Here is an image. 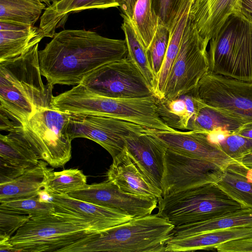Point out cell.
Listing matches in <instances>:
<instances>
[{"label":"cell","mask_w":252,"mask_h":252,"mask_svg":"<svg viewBox=\"0 0 252 252\" xmlns=\"http://www.w3.org/2000/svg\"><path fill=\"white\" fill-rule=\"evenodd\" d=\"M127 56L125 39L108 38L84 30L56 32L38 51L41 74L52 86L79 84L100 66Z\"/></svg>","instance_id":"cell-1"},{"label":"cell","mask_w":252,"mask_h":252,"mask_svg":"<svg viewBox=\"0 0 252 252\" xmlns=\"http://www.w3.org/2000/svg\"><path fill=\"white\" fill-rule=\"evenodd\" d=\"M38 44L22 54L0 62V128L8 132L36 111L52 107L54 86L44 84Z\"/></svg>","instance_id":"cell-2"},{"label":"cell","mask_w":252,"mask_h":252,"mask_svg":"<svg viewBox=\"0 0 252 252\" xmlns=\"http://www.w3.org/2000/svg\"><path fill=\"white\" fill-rule=\"evenodd\" d=\"M174 227L158 214L134 217L105 230L92 233L62 252H165Z\"/></svg>","instance_id":"cell-3"},{"label":"cell","mask_w":252,"mask_h":252,"mask_svg":"<svg viewBox=\"0 0 252 252\" xmlns=\"http://www.w3.org/2000/svg\"><path fill=\"white\" fill-rule=\"evenodd\" d=\"M51 106L57 110L69 113L112 117L158 132L176 130L167 126L159 117L154 95L137 98L108 97L94 94L79 84L54 96Z\"/></svg>","instance_id":"cell-4"},{"label":"cell","mask_w":252,"mask_h":252,"mask_svg":"<svg viewBox=\"0 0 252 252\" xmlns=\"http://www.w3.org/2000/svg\"><path fill=\"white\" fill-rule=\"evenodd\" d=\"M209 71L252 83V23L237 12L210 40Z\"/></svg>","instance_id":"cell-5"},{"label":"cell","mask_w":252,"mask_h":252,"mask_svg":"<svg viewBox=\"0 0 252 252\" xmlns=\"http://www.w3.org/2000/svg\"><path fill=\"white\" fill-rule=\"evenodd\" d=\"M158 208L157 214L176 226L215 219L243 207L212 183L162 197Z\"/></svg>","instance_id":"cell-6"},{"label":"cell","mask_w":252,"mask_h":252,"mask_svg":"<svg viewBox=\"0 0 252 252\" xmlns=\"http://www.w3.org/2000/svg\"><path fill=\"white\" fill-rule=\"evenodd\" d=\"M70 113L52 107L36 111L20 127L40 160L54 168L63 167L71 158L67 127Z\"/></svg>","instance_id":"cell-7"},{"label":"cell","mask_w":252,"mask_h":252,"mask_svg":"<svg viewBox=\"0 0 252 252\" xmlns=\"http://www.w3.org/2000/svg\"><path fill=\"white\" fill-rule=\"evenodd\" d=\"M92 233L83 226L52 214L31 218L9 241L16 252H62Z\"/></svg>","instance_id":"cell-8"},{"label":"cell","mask_w":252,"mask_h":252,"mask_svg":"<svg viewBox=\"0 0 252 252\" xmlns=\"http://www.w3.org/2000/svg\"><path fill=\"white\" fill-rule=\"evenodd\" d=\"M208 44L200 37L188 17L178 54L166 81L163 98L176 97L197 87L209 71Z\"/></svg>","instance_id":"cell-9"},{"label":"cell","mask_w":252,"mask_h":252,"mask_svg":"<svg viewBox=\"0 0 252 252\" xmlns=\"http://www.w3.org/2000/svg\"><path fill=\"white\" fill-rule=\"evenodd\" d=\"M98 95L111 98H137L154 95L138 68L127 56L100 66L80 83Z\"/></svg>","instance_id":"cell-10"},{"label":"cell","mask_w":252,"mask_h":252,"mask_svg":"<svg viewBox=\"0 0 252 252\" xmlns=\"http://www.w3.org/2000/svg\"><path fill=\"white\" fill-rule=\"evenodd\" d=\"M72 140L87 138L104 148L113 158L121 153L132 135L158 132L127 121L95 114L70 113L67 127Z\"/></svg>","instance_id":"cell-11"},{"label":"cell","mask_w":252,"mask_h":252,"mask_svg":"<svg viewBox=\"0 0 252 252\" xmlns=\"http://www.w3.org/2000/svg\"><path fill=\"white\" fill-rule=\"evenodd\" d=\"M223 172L222 169L211 162L167 148L164 159L162 197L205 184L217 183Z\"/></svg>","instance_id":"cell-12"},{"label":"cell","mask_w":252,"mask_h":252,"mask_svg":"<svg viewBox=\"0 0 252 252\" xmlns=\"http://www.w3.org/2000/svg\"><path fill=\"white\" fill-rule=\"evenodd\" d=\"M196 89L199 97L206 104L252 123V83L208 71Z\"/></svg>","instance_id":"cell-13"},{"label":"cell","mask_w":252,"mask_h":252,"mask_svg":"<svg viewBox=\"0 0 252 252\" xmlns=\"http://www.w3.org/2000/svg\"><path fill=\"white\" fill-rule=\"evenodd\" d=\"M53 215L83 226L91 232L105 230L133 217L120 210L79 200L67 194H50Z\"/></svg>","instance_id":"cell-14"},{"label":"cell","mask_w":252,"mask_h":252,"mask_svg":"<svg viewBox=\"0 0 252 252\" xmlns=\"http://www.w3.org/2000/svg\"><path fill=\"white\" fill-rule=\"evenodd\" d=\"M67 195L84 201L120 210L133 218L151 214L158 204L156 197L126 193L108 180L86 184Z\"/></svg>","instance_id":"cell-15"},{"label":"cell","mask_w":252,"mask_h":252,"mask_svg":"<svg viewBox=\"0 0 252 252\" xmlns=\"http://www.w3.org/2000/svg\"><path fill=\"white\" fill-rule=\"evenodd\" d=\"M156 135L168 149L211 162L223 170L229 164L236 161L226 155L219 145L211 142L206 132L175 130L157 132Z\"/></svg>","instance_id":"cell-16"},{"label":"cell","mask_w":252,"mask_h":252,"mask_svg":"<svg viewBox=\"0 0 252 252\" xmlns=\"http://www.w3.org/2000/svg\"><path fill=\"white\" fill-rule=\"evenodd\" d=\"M156 132L130 136L126 139L125 147L149 182L162 193L164 159L167 148Z\"/></svg>","instance_id":"cell-17"},{"label":"cell","mask_w":252,"mask_h":252,"mask_svg":"<svg viewBox=\"0 0 252 252\" xmlns=\"http://www.w3.org/2000/svg\"><path fill=\"white\" fill-rule=\"evenodd\" d=\"M21 126L7 135L0 134V184L19 177L35 167L40 161L24 136Z\"/></svg>","instance_id":"cell-18"},{"label":"cell","mask_w":252,"mask_h":252,"mask_svg":"<svg viewBox=\"0 0 252 252\" xmlns=\"http://www.w3.org/2000/svg\"><path fill=\"white\" fill-rule=\"evenodd\" d=\"M107 180L116 185L123 191L138 196L162 197L161 192L149 182L138 165L128 154L126 147L113 158L107 172Z\"/></svg>","instance_id":"cell-19"},{"label":"cell","mask_w":252,"mask_h":252,"mask_svg":"<svg viewBox=\"0 0 252 252\" xmlns=\"http://www.w3.org/2000/svg\"><path fill=\"white\" fill-rule=\"evenodd\" d=\"M238 0H191L189 17L200 37L208 43L234 12Z\"/></svg>","instance_id":"cell-20"},{"label":"cell","mask_w":252,"mask_h":252,"mask_svg":"<svg viewBox=\"0 0 252 252\" xmlns=\"http://www.w3.org/2000/svg\"><path fill=\"white\" fill-rule=\"evenodd\" d=\"M156 99L159 117L167 126L176 130H191L197 115L205 104L196 87L176 97Z\"/></svg>","instance_id":"cell-21"},{"label":"cell","mask_w":252,"mask_h":252,"mask_svg":"<svg viewBox=\"0 0 252 252\" xmlns=\"http://www.w3.org/2000/svg\"><path fill=\"white\" fill-rule=\"evenodd\" d=\"M251 237H252V227L223 229L171 237L166 243L165 252L215 249L218 246L227 242Z\"/></svg>","instance_id":"cell-22"},{"label":"cell","mask_w":252,"mask_h":252,"mask_svg":"<svg viewBox=\"0 0 252 252\" xmlns=\"http://www.w3.org/2000/svg\"><path fill=\"white\" fill-rule=\"evenodd\" d=\"M44 37L39 27L0 21V62L22 54Z\"/></svg>","instance_id":"cell-23"},{"label":"cell","mask_w":252,"mask_h":252,"mask_svg":"<svg viewBox=\"0 0 252 252\" xmlns=\"http://www.w3.org/2000/svg\"><path fill=\"white\" fill-rule=\"evenodd\" d=\"M117 6L116 0H61L47 6L40 18L39 28L45 37L52 38L56 29L64 24L72 12Z\"/></svg>","instance_id":"cell-24"},{"label":"cell","mask_w":252,"mask_h":252,"mask_svg":"<svg viewBox=\"0 0 252 252\" xmlns=\"http://www.w3.org/2000/svg\"><path fill=\"white\" fill-rule=\"evenodd\" d=\"M217 184L243 208L252 209V169L233 162L223 170Z\"/></svg>","instance_id":"cell-25"},{"label":"cell","mask_w":252,"mask_h":252,"mask_svg":"<svg viewBox=\"0 0 252 252\" xmlns=\"http://www.w3.org/2000/svg\"><path fill=\"white\" fill-rule=\"evenodd\" d=\"M239 227H252V209L242 208L215 219L176 226L171 232V238Z\"/></svg>","instance_id":"cell-26"},{"label":"cell","mask_w":252,"mask_h":252,"mask_svg":"<svg viewBox=\"0 0 252 252\" xmlns=\"http://www.w3.org/2000/svg\"><path fill=\"white\" fill-rule=\"evenodd\" d=\"M47 163L40 160L33 168L7 182L0 184V202L37 196L43 189Z\"/></svg>","instance_id":"cell-27"},{"label":"cell","mask_w":252,"mask_h":252,"mask_svg":"<svg viewBox=\"0 0 252 252\" xmlns=\"http://www.w3.org/2000/svg\"><path fill=\"white\" fill-rule=\"evenodd\" d=\"M190 3L191 0H186L170 31L166 53L153 89L154 95L158 99L163 97L166 81L180 48L183 32L189 17Z\"/></svg>","instance_id":"cell-28"},{"label":"cell","mask_w":252,"mask_h":252,"mask_svg":"<svg viewBox=\"0 0 252 252\" xmlns=\"http://www.w3.org/2000/svg\"><path fill=\"white\" fill-rule=\"evenodd\" d=\"M248 123L237 115L205 103L197 115L191 130L208 133L221 129L235 133Z\"/></svg>","instance_id":"cell-29"},{"label":"cell","mask_w":252,"mask_h":252,"mask_svg":"<svg viewBox=\"0 0 252 252\" xmlns=\"http://www.w3.org/2000/svg\"><path fill=\"white\" fill-rule=\"evenodd\" d=\"M121 15L123 18L121 28L125 34L127 57L141 72L153 93L156 77L148 60L147 48L132 21L123 13Z\"/></svg>","instance_id":"cell-30"},{"label":"cell","mask_w":252,"mask_h":252,"mask_svg":"<svg viewBox=\"0 0 252 252\" xmlns=\"http://www.w3.org/2000/svg\"><path fill=\"white\" fill-rule=\"evenodd\" d=\"M46 8L42 0H0V21L34 26Z\"/></svg>","instance_id":"cell-31"},{"label":"cell","mask_w":252,"mask_h":252,"mask_svg":"<svg viewBox=\"0 0 252 252\" xmlns=\"http://www.w3.org/2000/svg\"><path fill=\"white\" fill-rule=\"evenodd\" d=\"M86 184V176L78 169L54 171L45 167L43 190L49 194H67Z\"/></svg>","instance_id":"cell-32"},{"label":"cell","mask_w":252,"mask_h":252,"mask_svg":"<svg viewBox=\"0 0 252 252\" xmlns=\"http://www.w3.org/2000/svg\"><path fill=\"white\" fill-rule=\"evenodd\" d=\"M131 21L147 48L155 35L158 25V19L152 8L151 0H137Z\"/></svg>","instance_id":"cell-33"},{"label":"cell","mask_w":252,"mask_h":252,"mask_svg":"<svg viewBox=\"0 0 252 252\" xmlns=\"http://www.w3.org/2000/svg\"><path fill=\"white\" fill-rule=\"evenodd\" d=\"M0 203V207L9 209L20 214L28 215L31 218L49 216L54 212L53 204L52 202L41 201L38 195Z\"/></svg>","instance_id":"cell-34"},{"label":"cell","mask_w":252,"mask_h":252,"mask_svg":"<svg viewBox=\"0 0 252 252\" xmlns=\"http://www.w3.org/2000/svg\"><path fill=\"white\" fill-rule=\"evenodd\" d=\"M170 36V31L158 21L156 32L150 44L147 48L148 60L156 80L164 59Z\"/></svg>","instance_id":"cell-35"},{"label":"cell","mask_w":252,"mask_h":252,"mask_svg":"<svg viewBox=\"0 0 252 252\" xmlns=\"http://www.w3.org/2000/svg\"><path fill=\"white\" fill-rule=\"evenodd\" d=\"M187 0H151L158 21L171 31Z\"/></svg>","instance_id":"cell-36"},{"label":"cell","mask_w":252,"mask_h":252,"mask_svg":"<svg viewBox=\"0 0 252 252\" xmlns=\"http://www.w3.org/2000/svg\"><path fill=\"white\" fill-rule=\"evenodd\" d=\"M218 145L236 161L240 162L245 156L252 152V139L236 133L230 134Z\"/></svg>","instance_id":"cell-37"},{"label":"cell","mask_w":252,"mask_h":252,"mask_svg":"<svg viewBox=\"0 0 252 252\" xmlns=\"http://www.w3.org/2000/svg\"><path fill=\"white\" fill-rule=\"evenodd\" d=\"M30 219L28 215L0 207V237L10 238Z\"/></svg>","instance_id":"cell-38"},{"label":"cell","mask_w":252,"mask_h":252,"mask_svg":"<svg viewBox=\"0 0 252 252\" xmlns=\"http://www.w3.org/2000/svg\"><path fill=\"white\" fill-rule=\"evenodd\" d=\"M215 249L219 252H252V237L230 241Z\"/></svg>","instance_id":"cell-39"},{"label":"cell","mask_w":252,"mask_h":252,"mask_svg":"<svg viewBox=\"0 0 252 252\" xmlns=\"http://www.w3.org/2000/svg\"><path fill=\"white\" fill-rule=\"evenodd\" d=\"M234 11L252 23V0H238Z\"/></svg>","instance_id":"cell-40"},{"label":"cell","mask_w":252,"mask_h":252,"mask_svg":"<svg viewBox=\"0 0 252 252\" xmlns=\"http://www.w3.org/2000/svg\"><path fill=\"white\" fill-rule=\"evenodd\" d=\"M138 0H116L122 13L132 20L135 6Z\"/></svg>","instance_id":"cell-41"},{"label":"cell","mask_w":252,"mask_h":252,"mask_svg":"<svg viewBox=\"0 0 252 252\" xmlns=\"http://www.w3.org/2000/svg\"><path fill=\"white\" fill-rule=\"evenodd\" d=\"M206 133L207 138L211 142L218 145L228 135L232 134L228 131L221 129H215Z\"/></svg>","instance_id":"cell-42"},{"label":"cell","mask_w":252,"mask_h":252,"mask_svg":"<svg viewBox=\"0 0 252 252\" xmlns=\"http://www.w3.org/2000/svg\"><path fill=\"white\" fill-rule=\"evenodd\" d=\"M10 238L0 237V252H15L16 251L9 241Z\"/></svg>","instance_id":"cell-43"},{"label":"cell","mask_w":252,"mask_h":252,"mask_svg":"<svg viewBox=\"0 0 252 252\" xmlns=\"http://www.w3.org/2000/svg\"><path fill=\"white\" fill-rule=\"evenodd\" d=\"M241 136L252 139V123H248L236 133Z\"/></svg>","instance_id":"cell-44"},{"label":"cell","mask_w":252,"mask_h":252,"mask_svg":"<svg viewBox=\"0 0 252 252\" xmlns=\"http://www.w3.org/2000/svg\"><path fill=\"white\" fill-rule=\"evenodd\" d=\"M240 162L247 168L252 169V152L245 156Z\"/></svg>","instance_id":"cell-45"},{"label":"cell","mask_w":252,"mask_h":252,"mask_svg":"<svg viewBox=\"0 0 252 252\" xmlns=\"http://www.w3.org/2000/svg\"><path fill=\"white\" fill-rule=\"evenodd\" d=\"M61 0H49V5H50L52 3L57 2Z\"/></svg>","instance_id":"cell-46"},{"label":"cell","mask_w":252,"mask_h":252,"mask_svg":"<svg viewBox=\"0 0 252 252\" xmlns=\"http://www.w3.org/2000/svg\"><path fill=\"white\" fill-rule=\"evenodd\" d=\"M46 4H47V5L48 6L50 3H49V0H42Z\"/></svg>","instance_id":"cell-47"}]
</instances>
